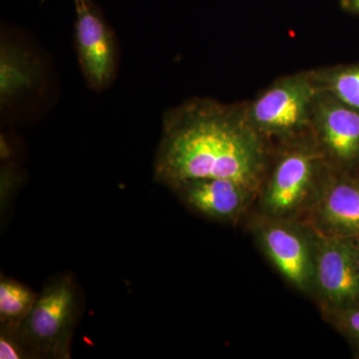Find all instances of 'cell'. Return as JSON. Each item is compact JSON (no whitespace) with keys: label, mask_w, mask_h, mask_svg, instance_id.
Instances as JSON below:
<instances>
[{"label":"cell","mask_w":359,"mask_h":359,"mask_svg":"<svg viewBox=\"0 0 359 359\" xmlns=\"http://www.w3.org/2000/svg\"><path fill=\"white\" fill-rule=\"evenodd\" d=\"M79 309L76 283L70 276L45 285L18 330L32 358H70Z\"/></svg>","instance_id":"4"},{"label":"cell","mask_w":359,"mask_h":359,"mask_svg":"<svg viewBox=\"0 0 359 359\" xmlns=\"http://www.w3.org/2000/svg\"><path fill=\"white\" fill-rule=\"evenodd\" d=\"M313 292L327 316L359 304L355 238L316 233Z\"/></svg>","instance_id":"6"},{"label":"cell","mask_w":359,"mask_h":359,"mask_svg":"<svg viewBox=\"0 0 359 359\" xmlns=\"http://www.w3.org/2000/svg\"><path fill=\"white\" fill-rule=\"evenodd\" d=\"M273 148L250 122L245 102L187 99L163 116L155 179L170 189L194 180H233L259 194Z\"/></svg>","instance_id":"1"},{"label":"cell","mask_w":359,"mask_h":359,"mask_svg":"<svg viewBox=\"0 0 359 359\" xmlns=\"http://www.w3.org/2000/svg\"><path fill=\"white\" fill-rule=\"evenodd\" d=\"M321 90L330 92L342 102L359 109V62L313 68Z\"/></svg>","instance_id":"13"},{"label":"cell","mask_w":359,"mask_h":359,"mask_svg":"<svg viewBox=\"0 0 359 359\" xmlns=\"http://www.w3.org/2000/svg\"><path fill=\"white\" fill-rule=\"evenodd\" d=\"M358 176H359V174H358Z\"/></svg>","instance_id":"19"},{"label":"cell","mask_w":359,"mask_h":359,"mask_svg":"<svg viewBox=\"0 0 359 359\" xmlns=\"http://www.w3.org/2000/svg\"><path fill=\"white\" fill-rule=\"evenodd\" d=\"M184 204L205 218L219 222L236 219L259 193L244 184L226 179H201L172 189Z\"/></svg>","instance_id":"10"},{"label":"cell","mask_w":359,"mask_h":359,"mask_svg":"<svg viewBox=\"0 0 359 359\" xmlns=\"http://www.w3.org/2000/svg\"><path fill=\"white\" fill-rule=\"evenodd\" d=\"M0 358H32L18 330L0 328Z\"/></svg>","instance_id":"15"},{"label":"cell","mask_w":359,"mask_h":359,"mask_svg":"<svg viewBox=\"0 0 359 359\" xmlns=\"http://www.w3.org/2000/svg\"><path fill=\"white\" fill-rule=\"evenodd\" d=\"M339 4L342 11L359 16V0H340Z\"/></svg>","instance_id":"16"},{"label":"cell","mask_w":359,"mask_h":359,"mask_svg":"<svg viewBox=\"0 0 359 359\" xmlns=\"http://www.w3.org/2000/svg\"><path fill=\"white\" fill-rule=\"evenodd\" d=\"M330 169L311 134L275 146L259 194L266 218L295 219L306 214Z\"/></svg>","instance_id":"2"},{"label":"cell","mask_w":359,"mask_h":359,"mask_svg":"<svg viewBox=\"0 0 359 359\" xmlns=\"http://www.w3.org/2000/svg\"><path fill=\"white\" fill-rule=\"evenodd\" d=\"M0 96L2 105L32 88L39 77L36 65L20 47L2 43L0 55Z\"/></svg>","instance_id":"11"},{"label":"cell","mask_w":359,"mask_h":359,"mask_svg":"<svg viewBox=\"0 0 359 359\" xmlns=\"http://www.w3.org/2000/svg\"><path fill=\"white\" fill-rule=\"evenodd\" d=\"M337 330L344 335L359 358V304L327 314Z\"/></svg>","instance_id":"14"},{"label":"cell","mask_w":359,"mask_h":359,"mask_svg":"<svg viewBox=\"0 0 359 359\" xmlns=\"http://www.w3.org/2000/svg\"><path fill=\"white\" fill-rule=\"evenodd\" d=\"M311 134L328 166L358 176L359 109L321 90L314 102Z\"/></svg>","instance_id":"5"},{"label":"cell","mask_w":359,"mask_h":359,"mask_svg":"<svg viewBox=\"0 0 359 359\" xmlns=\"http://www.w3.org/2000/svg\"><path fill=\"white\" fill-rule=\"evenodd\" d=\"M355 252H356V259H358V264L359 269V238H355Z\"/></svg>","instance_id":"17"},{"label":"cell","mask_w":359,"mask_h":359,"mask_svg":"<svg viewBox=\"0 0 359 359\" xmlns=\"http://www.w3.org/2000/svg\"><path fill=\"white\" fill-rule=\"evenodd\" d=\"M75 2L80 1V0H74Z\"/></svg>","instance_id":"18"},{"label":"cell","mask_w":359,"mask_h":359,"mask_svg":"<svg viewBox=\"0 0 359 359\" xmlns=\"http://www.w3.org/2000/svg\"><path fill=\"white\" fill-rule=\"evenodd\" d=\"M257 238L264 254L280 275L304 292H313L316 233L294 219L266 218Z\"/></svg>","instance_id":"7"},{"label":"cell","mask_w":359,"mask_h":359,"mask_svg":"<svg viewBox=\"0 0 359 359\" xmlns=\"http://www.w3.org/2000/svg\"><path fill=\"white\" fill-rule=\"evenodd\" d=\"M75 4V42L80 66L91 88H107L117 66L114 35L91 0H80Z\"/></svg>","instance_id":"9"},{"label":"cell","mask_w":359,"mask_h":359,"mask_svg":"<svg viewBox=\"0 0 359 359\" xmlns=\"http://www.w3.org/2000/svg\"><path fill=\"white\" fill-rule=\"evenodd\" d=\"M37 297L39 294L25 283L2 276L0 280V327L20 330Z\"/></svg>","instance_id":"12"},{"label":"cell","mask_w":359,"mask_h":359,"mask_svg":"<svg viewBox=\"0 0 359 359\" xmlns=\"http://www.w3.org/2000/svg\"><path fill=\"white\" fill-rule=\"evenodd\" d=\"M309 228L325 237L359 238V176L330 168L306 212Z\"/></svg>","instance_id":"8"},{"label":"cell","mask_w":359,"mask_h":359,"mask_svg":"<svg viewBox=\"0 0 359 359\" xmlns=\"http://www.w3.org/2000/svg\"><path fill=\"white\" fill-rule=\"evenodd\" d=\"M321 91L313 70L278 77L245 102L254 128L275 147L311 134L314 102Z\"/></svg>","instance_id":"3"}]
</instances>
